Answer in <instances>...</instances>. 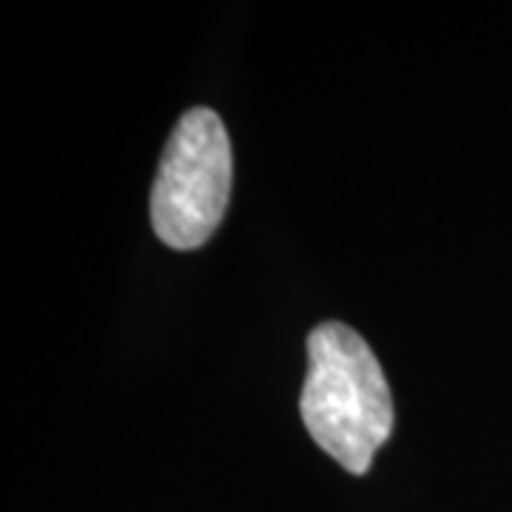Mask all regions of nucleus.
I'll return each instance as SVG.
<instances>
[{
	"label": "nucleus",
	"instance_id": "obj_1",
	"mask_svg": "<svg viewBox=\"0 0 512 512\" xmlns=\"http://www.w3.org/2000/svg\"><path fill=\"white\" fill-rule=\"evenodd\" d=\"M299 410L313 441L348 473L365 476L396 413L382 365L356 330L342 322L313 328Z\"/></svg>",
	"mask_w": 512,
	"mask_h": 512
},
{
	"label": "nucleus",
	"instance_id": "obj_2",
	"mask_svg": "<svg viewBox=\"0 0 512 512\" xmlns=\"http://www.w3.org/2000/svg\"><path fill=\"white\" fill-rule=\"evenodd\" d=\"M234 180L231 140L220 114L185 111L160 160L151 191V222L168 248L194 251L220 228Z\"/></svg>",
	"mask_w": 512,
	"mask_h": 512
}]
</instances>
